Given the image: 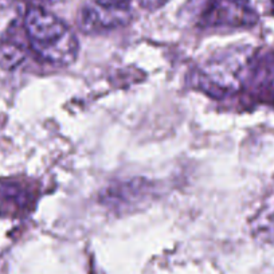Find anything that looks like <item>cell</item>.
I'll list each match as a JSON object with an SVG mask.
<instances>
[{
  "label": "cell",
  "mask_w": 274,
  "mask_h": 274,
  "mask_svg": "<svg viewBox=\"0 0 274 274\" xmlns=\"http://www.w3.org/2000/svg\"><path fill=\"white\" fill-rule=\"evenodd\" d=\"M168 0H140V6L148 11H156L163 6H165Z\"/></svg>",
  "instance_id": "7"
},
{
  "label": "cell",
  "mask_w": 274,
  "mask_h": 274,
  "mask_svg": "<svg viewBox=\"0 0 274 274\" xmlns=\"http://www.w3.org/2000/svg\"><path fill=\"white\" fill-rule=\"evenodd\" d=\"M23 26L30 46L40 59L57 66L71 65L77 59L80 46L76 34L46 8L30 7Z\"/></svg>",
  "instance_id": "1"
},
{
  "label": "cell",
  "mask_w": 274,
  "mask_h": 274,
  "mask_svg": "<svg viewBox=\"0 0 274 274\" xmlns=\"http://www.w3.org/2000/svg\"><path fill=\"white\" fill-rule=\"evenodd\" d=\"M23 57V50L19 48L18 46L10 43H3L0 44V63L4 66V67H8V69H12L15 66H18L19 63L22 62Z\"/></svg>",
  "instance_id": "6"
},
{
  "label": "cell",
  "mask_w": 274,
  "mask_h": 274,
  "mask_svg": "<svg viewBox=\"0 0 274 274\" xmlns=\"http://www.w3.org/2000/svg\"><path fill=\"white\" fill-rule=\"evenodd\" d=\"M131 19L129 6H121L109 0H90L81 8L78 26L85 33L97 34L127 26Z\"/></svg>",
  "instance_id": "3"
},
{
  "label": "cell",
  "mask_w": 274,
  "mask_h": 274,
  "mask_svg": "<svg viewBox=\"0 0 274 274\" xmlns=\"http://www.w3.org/2000/svg\"><path fill=\"white\" fill-rule=\"evenodd\" d=\"M23 2H27V3L31 4V7H42L44 8L46 6H50V4H54L57 0H23Z\"/></svg>",
  "instance_id": "8"
},
{
  "label": "cell",
  "mask_w": 274,
  "mask_h": 274,
  "mask_svg": "<svg viewBox=\"0 0 274 274\" xmlns=\"http://www.w3.org/2000/svg\"><path fill=\"white\" fill-rule=\"evenodd\" d=\"M257 20L250 0H211L202 16V23L211 27H252Z\"/></svg>",
  "instance_id": "4"
},
{
  "label": "cell",
  "mask_w": 274,
  "mask_h": 274,
  "mask_svg": "<svg viewBox=\"0 0 274 274\" xmlns=\"http://www.w3.org/2000/svg\"><path fill=\"white\" fill-rule=\"evenodd\" d=\"M109 2H113L116 4H121V6H129V2L131 0H109Z\"/></svg>",
  "instance_id": "9"
},
{
  "label": "cell",
  "mask_w": 274,
  "mask_h": 274,
  "mask_svg": "<svg viewBox=\"0 0 274 274\" xmlns=\"http://www.w3.org/2000/svg\"><path fill=\"white\" fill-rule=\"evenodd\" d=\"M254 55L245 48L216 54L195 73V85L210 97L225 98L248 89Z\"/></svg>",
  "instance_id": "2"
},
{
  "label": "cell",
  "mask_w": 274,
  "mask_h": 274,
  "mask_svg": "<svg viewBox=\"0 0 274 274\" xmlns=\"http://www.w3.org/2000/svg\"><path fill=\"white\" fill-rule=\"evenodd\" d=\"M271 4H273V14H274V0H271Z\"/></svg>",
  "instance_id": "10"
},
{
  "label": "cell",
  "mask_w": 274,
  "mask_h": 274,
  "mask_svg": "<svg viewBox=\"0 0 274 274\" xmlns=\"http://www.w3.org/2000/svg\"><path fill=\"white\" fill-rule=\"evenodd\" d=\"M23 18L24 12L18 0H0V44L8 42Z\"/></svg>",
  "instance_id": "5"
}]
</instances>
